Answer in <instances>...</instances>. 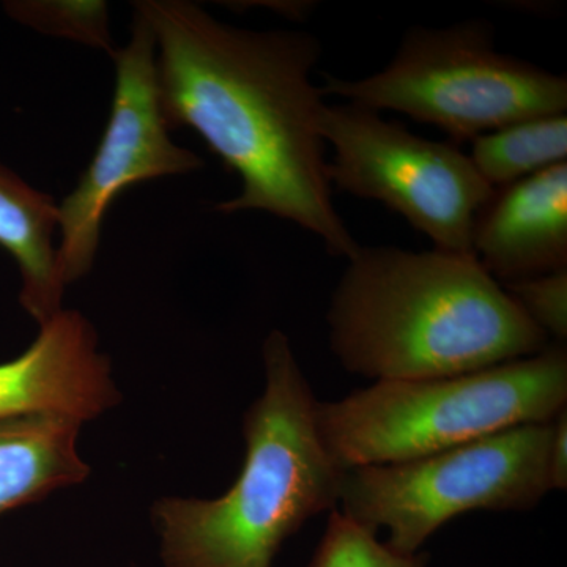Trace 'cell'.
Here are the masks:
<instances>
[{"label": "cell", "instance_id": "1", "mask_svg": "<svg viewBox=\"0 0 567 567\" xmlns=\"http://www.w3.org/2000/svg\"><path fill=\"white\" fill-rule=\"evenodd\" d=\"M134 6L155 39L171 132L194 130L240 177V194L216 210L265 212L315 234L331 256H353L360 245L336 210L319 132L324 95L311 74L320 41L303 31L235 28L186 0Z\"/></svg>", "mask_w": 567, "mask_h": 567}, {"label": "cell", "instance_id": "2", "mask_svg": "<svg viewBox=\"0 0 567 567\" xmlns=\"http://www.w3.org/2000/svg\"><path fill=\"white\" fill-rule=\"evenodd\" d=\"M331 350L375 382L466 374L551 344L473 256L358 246L328 308Z\"/></svg>", "mask_w": 567, "mask_h": 567}, {"label": "cell", "instance_id": "3", "mask_svg": "<svg viewBox=\"0 0 567 567\" xmlns=\"http://www.w3.org/2000/svg\"><path fill=\"white\" fill-rule=\"evenodd\" d=\"M264 394L244 417L246 454L216 499L163 498L152 516L166 567H271L309 518L333 511L347 470L324 446L317 401L289 339L264 342Z\"/></svg>", "mask_w": 567, "mask_h": 567}, {"label": "cell", "instance_id": "4", "mask_svg": "<svg viewBox=\"0 0 567 567\" xmlns=\"http://www.w3.org/2000/svg\"><path fill=\"white\" fill-rule=\"evenodd\" d=\"M567 402V352H543L466 374L394 380L319 402L317 424L341 468L399 464L529 423Z\"/></svg>", "mask_w": 567, "mask_h": 567}, {"label": "cell", "instance_id": "5", "mask_svg": "<svg viewBox=\"0 0 567 567\" xmlns=\"http://www.w3.org/2000/svg\"><path fill=\"white\" fill-rule=\"evenodd\" d=\"M320 89L401 112L456 142L567 112L566 78L496 51L494 28L483 20L409 29L385 69L360 80L327 76Z\"/></svg>", "mask_w": 567, "mask_h": 567}, {"label": "cell", "instance_id": "6", "mask_svg": "<svg viewBox=\"0 0 567 567\" xmlns=\"http://www.w3.org/2000/svg\"><path fill=\"white\" fill-rule=\"evenodd\" d=\"M554 421L506 429L399 464L347 470L342 514L402 555L420 554L446 522L472 511L525 513L551 492Z\"/></svg>", "mask_w": 567, "mask_h": 567}, {"label": "cell", "instance_id": "7", "mask_svg": "<svg viewBox=\"0 0 567 567\" xmlns=\"http://www.w3.org/2000/svg\"><path fill=\"white\" fill-rule=\"evenodd\" d=\"M319 132L333 147L331 186L399 213L434 249L473 256L476 218L494 188L457 145L417 136L349 102L324 103Z\"/></svg>", "mask_w": 567, "mask_h": 567}, {"label": "cell", "instance_id": "8", "mask_svg": "<svg viewBox=\"0 0 567 567\" xmlns=\"http://www.w3.org/2000/svg\"><path fill=\"white\" fill-rule=\"evenodd\" d=\"M111 58L115 89L106 132L76 188L59 204L58 262L65 287L92 270L104 216L123 189L204 167L197 153L171 140L159 104L155 39L137 11L132 39Z\"/></svg>", "mask_w": 567, "mask_h": 567}, {"label": "cell", "instance_id": "9", "mask_svg": "<svg viewBox=\"0 0 567 567\" xmlns=\"http://www.w3.org/2000/svg\"><path fill=\"white\" fill-rule=\"evenodd\" d=\"M118 401L95 328L71 309L41 323L35 341L20 357L0 364V421L61 413L84 423Z\"/></svg>", "mask_w": 567, "mask_h": 567}, {"label": "cell", "instance_id": "10", "mask_svg": "<svg viewBox=\"0 0 567 567\" xmlns=\"http://www.w3.org/2000/svg\"><path fill=\"white\" fill-rule=\"evenodd\" d=\"M473 257L498 284L567 268V163L494 189L477 215Z\"/></svg>", "mask_w": 567, "mask_h": 567}, {"label": "cell", "instance_id": "11", "mask_svg": "<svg viewBox=\"0 0 567 567\" xmlns=\"http://www.w3.org/2000/svg\"><path fill=\"white\" fill-rule=\"evenodd\" d=\"M81 425L61 413L0 421V514L87 480L91 466L78 453Z\"/></svg>", "mask_w": 567, "mask_h": 567}, {"label": "cell", "instance_id": "12", "mask_svg": "<svg viewBox=\"0 0 567 567\" xmlns=\"http://www.w3.org/2000/svg\"><path fill=\"white\" fill-rule=\"evenodd\" d=\"M59 204L0 163V248L13 257L22 278V308L44 323L62 311L65 284L58 262L54 234Z\"/></svg>", "mask_w": 567, "mask_h": 567}, {"label": "cell", "instance_id": "13", "mask_svg": "<svg viewBox=\"0 0 567 567\" xmlns=\"http://www.w3.org/2000/svg\"><path fill=\"white\" fill-rule=\"evenodd\" d=\"M473 166L491 188H502L566 163L567 115H544L481 134L472 141Z\"/></svg>", "mask_w": 567, "mask_h": 567}, {"label": "cell", "instance_id": "14", "mask_svg": "<svg viewBox=\"0 0 567 567\" xmlns=\"http://www.w3.org/2000/svg\"><path fill=\"white\" fill-rule=\"evenodd\" d=\"M3 10L40 33L78 41L110 55L115 52L107 6L99 0H18L3 3Z\"/></svg>", "mask_w": 567, "mask_h": 567}, {"label": "cell", "instance_id": "15", "mask_svg": "<svg viewBox=\"0 0 567 567\" xmlns=\"http://www.w3.org/2000/svg\"><path fill=\"white\" fill-rule=\"evenodd\" d=\"M429 555H402L336 507L308 567H427Z\"/></svg>", "mask_w": 567, "mask_h": 567}, {"label": "cell", "instance_id": "16", "mask_svg": "<svg viewBox=\"0 0 567 567\" xmlns=\"http://www.w3.org/2000/svg\"><path fill=\"white\" fill-rule=\"evenodd\" d=\"M502 287L550 342L563 344L566 341L567 268L502 284Z\"/></svg>", "mask_w": 567, "mask_h": 567}, {"label": "cell", "instance_id": "17", "mask_svg": "<svg viewBox=\"0 0 567 567\" xmlns=\"http://www.w3.org/2000/svg\"><path fill=\"white\" fill-rule=\"evenodd\" d=\"M551 491H566L567 487V412L563 409L554 420V435L550 443Z\"/></svg>", "mask_w": 567, "mask_h": 567}]
</instances>
